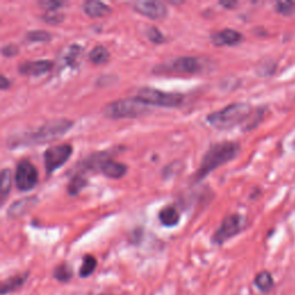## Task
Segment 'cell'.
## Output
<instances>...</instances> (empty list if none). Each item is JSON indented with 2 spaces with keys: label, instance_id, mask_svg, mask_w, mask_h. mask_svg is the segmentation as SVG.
<instances>
[{
  "label": "cell",
  "instance_id": "obj_1",
  "mask_svg": "<svg viewBox=\"0 0 295 295\" xmlns=\"http://www.w3.org/2000/svg\"><path fill=\"white\" fill-rule=\"evenodd\" d=\"M73 126V121L68 119H59V120H51L44 123L37 130L32 132H27L25 134H20L16 137H11L8 140V146H30L40 145L59 139L65 135Z\"/></svg>",
  "mask_w": 295,
  "mask_h": 295
},
{
  "label": "cell",
  "instance_id": "obj_2",
  "mask_svg": "<svg viewBox=\"0 0 295 295\" xmlns=\"http://www.w3.org/2000/svg\"><path fill=\"white\" fill-rule=\"evenodd\" d=\"M240 145L235 142H220L209 148V150L203 156L199 168L194 175L195 181H201L207 178L212 171L225 165L239 155Z\"/></svg>",
  "mask_w": 295,
  "mask_h": 295
},
{
  "label": "cell",
  "instance_id": "obj_3",
  "mask_svg": "<svg viewBox=\"0 0 295 295\" xmlns=\"http://www.w3.org/2000/svg\"><path fill=\"white\" fill-rule=\"evenodd\" d=\"M251 112L253 107L248 103H233L219 111L209 114L207 121L218 131H227L245 122L250 117Z\"/></svg>",
  "mask_w": 295,
  "mask_h": 295
},
{
  "label": "cell",
  "instance_id": "obj_4",
  "mask_svg": "<svg viewBox=\"0 0 295 295\" xmlns=\"http://www.w3.org/2000/svg\"><path fill=\"white\" fill-rule=\"evenodd\" d=\"M212 63L209 59L201 57H179L169 63L156 66L154 73L177 74V75H197L203 74L206 70L211 69Z\"/></svg>",
  "mask_w": 295,
  "mask_h": 295
},
{
  "label": "cell",
  "instance_id": "obj_5",
  "mask_svg": "<svg viewBox=\"0 0 295 295\" xmlns=\"http://www.w3.org/2000/svg\"><path fill=\"white\" fill-rule=\"evenodd\" d=\"M149 112V106L136 97L119 99V101L108 103L104 107V114L107 118L113 119V120H118V119H136L145 116Z\"/></svg>",
  "mask_w": 295,
  "mask_h": 295
},
{
  "label": "cell",
  "instance_id": "obj_6",
  "mask_svg": "<svg viewBox=\"0 0 295 295\" xmlns=\"http://www.w3.org/2000/svg\"><path fill=\"white\" fill-rule=\"evenodd\" d=\"M135 97L146 104V105L160 107H178L182 105L185 101V96L182 94L168 93L151 87H143L139 89Z\"/></svg>",
  "mask_w": 295,
  "mask_h": 295
},
{
  "label": "cell",
  "instance_id": "obj_7",
  "mask_svg": "<svg viewBox=\"0 0 295 295\" xmlns=\"http://www.w3.org/2000/svg\"><path fill=\"white\" fill-rule=\"evenodd\" d=\"M246 226V219L241 215H228L224 218L220 226L218 227L215 234L212 236V241L216 245H223L224 242L230 240L231 237L235 236L236 234L244 230Z\"/></svg>",
  "mask_w": 295,
  "mask_h": 295
},
{
  "label": "cell",
  "instance_id": "obj_8",
  "mask_svg": "<svg viewBox=\"0 0 295 295\" xmlns=\"http://www.w3.org/2000/svg\"><path fill=\"white\" fill-rule=\"evenodd\" d=\"M38 182V173L34 164L28 159H22L16 165L15 183L21 192H29Z\"/></svg>",
  "mask_w": 295,
  "mask_h": 295
},
{
  "label": "cell",
  "instance_id": "obj_9",
  "mask_svg": "<svg viewBox=\"0 0 295 295\" xmlns=\"http://www.w3.org/2000/svg\"><path fill=\"white\" fill-rule=\"evenodd\" d=\"M73 154V148L70 144H59L51 146L44 152V165L47 174L53 173L60 169Z\"/></svg>",
  "mask_w": 295,
  "mask_h": 295
},
{
  "label": "cell",
  "instance_id": "obj_10",
  "mask_svg": "<svg viewBox=\"0 0 295 295\" xmlns=\"http://www.w3.org/2000/svg\"><path fill=\"white\" fill-rule=\"evenodd\" d=\"M133 8L141 15L151 19V20H163L169 15V9L161 2L154 0H140L133 4Z\"/></svg>",
  "mask_w": 295,
  "mask_h": 295
},
{
  "label": "cell",
  "instance_id": "obj_11",
  "mask_svg": "<svg viewBox=\"0 0 295 295\" xmlns=\"http://www.w3.org/2000/svg\"><path fill=\"white\" fill-rule=\"evenodd\" d=\"M53 65V61L51 60L25 61L19 66V73L25 76H40L50 72Z\"/></svg>",
  "mask_w": 295,
  "mask_h": 295
},
{
  "label": "cell",
  "instance_id": "obj_12",
  "mask_svg": "<svg viewBox=\"0 0 295 295\" xmlns=\"http://www.w3.org/2000/svg\"><path fill=\"white\" fill-rule=\"evenodd\" d=\"M98 171H101L106 178L120 179L127 173L128 168L125 164L119 163V161L113 159H108L106 157H103L101 164H99Z\"/></svg>",
  "mask_w": 295,
  "mask_h": 295
},
{
  "label": "cell",
  "instance_id": "obj_13",
  "mask_svg": "<svg viewBox=\"0 0 295 295\" xmlns=\"http://www.w3.org/2000/svg\"><path fill=\"white\" fill-rule=\"evenodd\" d=\"M244 36L239 31L233 29H224L211 35V42L216 46H234L240 44Z\"/></svg>",
  "mask_w": 295,
  "mask_h": 295
},
{
  "label": "cell",
  "instance_id": "obj_14",
  "mask_svg": "<svg viewBox=\"0 0 295 295\" xmlns=\"http://www.w3.org/2000/svg\"><path fill=\"white\" fill-rule=\"evenodd\" d=\"M38 202V198L36 196H28L23 197L19 201L13 202L11 207L8 208L7 216L12 219H17L22 216H25L28 211H30Z\"/></svg>",
  "mask_w": 295,
  "mask_h": 295
},
{
  "label": "cell",
  "instance_id": "obj_15",
  "mask_svg": "<svg viewBox=\"0 0 295 295\" xmlns=\"http://www.w3.org/2000/svg\"><path fill=\"white\" fill-rule=\"evenodd\" d=\"M83 12L90 17H103L111 13V8L106 4L97 0H88L82 5Z\"/></svg>",
  "mask_w": 295,
  "mask_h": 295
},
{
  "label": "cell",
  "instance_id": "obj_16",
  "mask_svg": "<svg viewBox=\"0 0 295 295\" xmlns=\"http://www.w3.org/2000/svg\"><path fill=\"white\" fill-rule=\"evenodd\" d=\"M159 220L164 226L173 227L180 222V213L173 206H168L159 211Z\"/></svg>",
  "mask_w": 295,
  "mask_h": 295
},
{
  "label": "cell",
  "instance_id": "obj_17",
  "mask_svg": "<svg viewBox=\"0 0 295 295\" xmlns=\"http://www.w3.org/2000/svg\"><path fill=\"white\" fill-rule=\"evenodd\" d=\"M12 188V171L4 169L0 174V203L4 204Z\"/></svg>",
  "mask_w": 295,
  "mask_h": 295
},
{
  "label": "cell",
  "instance_id": "obj_18",
  "mask_svg": "<svg viewBox=\"0 0 295 295\" xmlns=\"http://www.w3.org/2000/svg\"><path fill=\"white\" fill-rule=\"evenodd\" d=\"M88 59L95 65H104L110 60V52L105 46L97 45L89 52Z\"/></svg>",
  "mask_w": 295,
  "mask_h": 295
},
{
  "label": "cell",
  "instance_id": "obj_19",
  "mask_svg": "<svg viewBox=\"0 0 295 295\" xmlns=\"http://www.w3.org/2000/svg\"><path fill=\"white\" fill-rule=\"evenodd\" d=\"M88 180L82 174H76L70 179V181L67 186V192L70 196H75V195H79L82 192L83 188L87 187Z\"/></svg>",
  "mask_w": 295,
  "mask_h": 295
},
{
  "label": "cell",
  "instance_id": "obj_20",
  "mask_svg": "<svg viewBox=\"0 0 295 295\" xmlns=\"http://www.w3.org/2000/svg\"><path fill=\"white\" fill-rule=\"evenodd\" d=\"M255 285L262 292H269L273 286V279L268 271H262L261 273L256 275Z\"/></svg>",
  "mask_w": 295,
  "mask_h": 295
},
{
  "label": "cell",
  "instance_id": "obj_21",
  "mask_svg": "<svg viewBox=\"0 0 295 295\" xmlns=\"http://www.w3.org/2000/svg\"><path fill=\"white\" fill-rule=\"evenodd\" d=\"M97 266V260L91 255H85L82 261V265L80 268V275L83 278L89 277L90 274L94 273Z\"/></svg>",
  "mask_w": 295,
  "mask_h": 295
},
{
  "label": "cell",
  "instance_id": "obj_22",
  "mask_svg": "<svg viewBox=\"0 0 295 295\" xmlns=\"http://www.w3.org/2000/svg\"><path fill=\"white\" fill-rule=\"evenodd\" d=\"M26 38L30 42H37V43H43V42H49L51 41L52 35L49 31L46 30H31L29 32H27Z\"/></svg>",
  "mask_w": 295,
  "mask_h": 295
},
{
  "label": "cell",
  "instance_id": "obj_23",
  "mask_svg": "<svg viewBox=\"0 0 295 295\" xmlns=\"http://www.w3.org/2000/svg\"><path fill=\"white\" fill-rule=\"evenodd\" d=\"M72 275H73L72 269H70L69 265L66 263L57 266L54 270V278L60 280V282H67V280L72 278Z\"/></svg>",
  "mask_w": 295,
  "mask_h": 295
},
{
  "label": "cell",
  "instance_id": "obj_24",
  "mask_svg": "<svg viewBox=\"0 0 295 295\" xmlns=\"http://www.w3.org/2000/svg\"><path fill=\"white\" fill-rule=\"evenodd\" d=\"M145 35H146L148 40L152 43H155V44H161V43L165 42V37L163 35V32H161L158 28H156V27H148L145 30Z\"/></svg>",
  "mask_w": 295,
  "mask_h": 295
},
{
  "label": "cell",
  "instance_id": "obj_25",
  "mask_svg": "<svg viewBox=\"0 0 295 295\" xmlns=\"http://www.w3.org/2000/svg\"><path fill=\"white\" fill-rule=\"evenodd\" d=\"M38 5L46 12H57L60 7L65 6L66 3L58 2V0H42Z\"/></svg>",
  "mask_w": 295,
  "mask_h": 295
},
{
  "label": "cell",
  "instance_id": "obj_26",
  "mask_svg": "<svg viewBox=\"0 0 295 295\" xmlns=\"http://www.w3.org/2000/svg\"><path fill=\"white\" fill-rule=\"evenodd\" d=\"M42 21H44L49 25H59L64 21V14L57 12H46L44 15H42Z\"/></svg>",
  "mask_w": 295,
  "mask_h": 295
},
{
  "label": "cell",
  "instance_id": "obj_27",
  "mask_svg": "<svg viewBox=\"0 0 295 295\" xmlns=\"http://www.w3.org/2000/svg\"><path fill=\"white\" fill-rule=\"evenodd\" d=\"M277 11L285 15H289V14H293L295 12V5L293 3L289 2H283L277 4Z\"/></svg>",
  "mask_w": 295,
  "mask_h": 295
},
{
  "label": "cell",
  "instance_id": "obj_28",
  "mask_svg": "<svg viewBox=\"0 0 295 295\" xmlns=\"http://www.w3.org/2000/svg\"><path fill=\"white\" fill-rule=\"evenodd\" d=\"M80 52H81V47L79 45H72L68 56L66 57V63L69 64L70 66H74L75 65V59L78 58V56H79Z\"/></svg>",
  "mask_w": 295,
  "mask_h": 295
},
{
  "label": "cell",
  "instance_id": "obj_29",
  "mask_svg": "<svg viewBox=\"0 0 295 295\" xmlns=\"http://www.w3.org/2000/svg\"><path fill=\"white\" fill-rule=\"evenodd\" d=\"M23 282H25V278L20 277V275L16 278H12V279L7 280V282L4 283L3 285V293H6L8 289H11V286H13V285H15V286H20L21 284H23Z\"/></svg>",
  "mask_w": 295,
  "mask_h": 295
},
{
  "label": "cell",
  "instance_id": "obj_30",
  "mask_svg": "<svg viewBox=\"0 0 295 295\" xmlns=\"http://www.w3.org/2000/svg\"><path fill=\"white\" fill-rule=\"evenodd\" d=\"M3 56L6 57H15L19 53V47L14 44H9V45H5L3 47Z\"/></svg>",
  "mask_w": 295,
  "mask_h": 295
},
{
  "label": "cell",
  "instance_id": "obj_31",
  "mask_svg": "<svg viewBox=\"0 0 295 295\" xmlns=\"http://www.w3.org/2000/svg\"><path fill=\"white\" fill-rule=\"evenodd\" d=\"M0 80H2V84H0V88H2V90H6L9 87V81L7 80V78L5 75H2V78H0Z\"/></svg>",
  "mask_w": 295,
  "mask_h": 295
},
{
  "label": "cell",
  "instance_id": "obj_32",
  "mask_svg": "<svg viewBox=\"0 0 295 295\" xmlns=\"http://www.w3.org/2000/svg\"><path fill=\"white\" fill-rule=\"evenodd\" d=\"M219 4L222 5V6L226 7V8H228V9H230V8H233V7L236 6V5H237V3H236V2H220Z\"/></svg>",
  "mask_w": 295,
  "mask_h": 295
}]
</instances>
